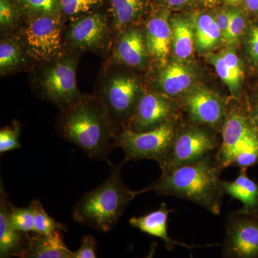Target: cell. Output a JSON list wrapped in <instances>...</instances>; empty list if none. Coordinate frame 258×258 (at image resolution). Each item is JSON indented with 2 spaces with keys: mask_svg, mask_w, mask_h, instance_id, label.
<instances>
[{
  "mask_svg": "<svg viewBox=\"0 0 258 258\" xmlns=\"http://www.w3.org/2000/svg\"><path fill=\"white\" fill-rule=\"evenodd\" d=\"M192 0H155L157 4L170 8H179L186 6Z\"/></svg>",
  "mask_w": 258,
  "mask_h": 258,
  "instance_id": "cell-36",
  "label": "cell"
},
{
  "mask_svg": "<svg viewBox=\"0 0 258 258\" xmlns=\"http://www.w3.org/2000/svg\"><path fill=\"white\" fill-rule=\"evenodd\" d=\"M180 126L174 118L157 128L143 132L123 129L118 134L116 147L124 153L123 161L152 159L159 167L169 157Z\"/></svg>",
  "mask_w": 258,
  "mask_h": 258,
  "instance_id": "cell-9",
  "label": "cell"
},
{
  "mask_svg": "<svg viewBox=\"0 0 258 258\" xmlns=\"http://www.w3.org/2000/svg\"><path fill=\"white\" fill-rule=\"evenodd\" d=\"M74 252L64 244L62 231H56L50 235L28 234L23 258H74Z\"/></svg>",
  "mask_w": 258,
  "mask_h": 258,
  "instance_id": "cell-21",
  "label": "cell"
},
{
  "mask_svg": "<svg viewBox=\"0 0 258 258\" xmlns=\"http://www.w3.org/2000/svg\"><path fill=\"white\" fill-rule=\"evenodd\" d=\"M97 242L91 235H84L81 240V247L74 252V258H96Z\"/></svg>",
  "mask_w": 258,
  "mask_h": 258,
  "instance_id": "cell-33",
  "label": "cell"
},
{
  "mask_svg": "<svg viewBox=\"0 0 258 258\" xmlns=\"http://www.w3.org/2000/svg\"><path fill=\"white\" fill-rule=\"evenodd\" d=\"M10 220L17 230L24 233L35 232V210L31 202L27 208H18L12 204Z\"/></svg>",
  "mask_w": 258,
  "mask_h": 258,
  "instance_id": "cell-29",
  "label": "cell"
},
{
  "mask_svg": "<svg viewBox=\"0 0 258 258\" xmlns=\"http://www.w3.org/2000/svg\"><path fill=\"white\" fill-rule=\"evenodd\" d=\"M212 63L217 75L228 87L232 96L240 97L241 83L243 79V71L238 57L233 50L222 51L211 57Z\"/></svg>",
  "mask_w": 258,
  "mask_h": 258,
  "instance_id": "cell-23",
  "label": "cell"
},
{
  "mask_svg": "<svg viewBox=\"0 0 258 258\" xmlns=\"http://www.w3.org/2000/svg\"><path fill=\"white\" fill-rule=\"evenodd\" d=\"M125 162L111 166V173L103 184L83 195L73 208L75 221L98 232H108L114 228L128 204L142 194L151 191L150 186L142 190L127 187L121 178Z\"/></svg>",
  "mask_w": 258,
  "mask_h": 258,
  "instance_id": "cell-3",
  "label": "cell"
},
{
  "mask_svg": "<svg viewBox=\"0 0 258 258\" xmlns=\"http://www.w3.org/2000/svg\"><path fill=\"white\" fill-rule=\"evenodd\" d=\"M64 50L89 52L106 57L113 41L109 15L106 8L64 23Z\"/></svg>",
  "mask_w": 258,
  "mask_h": 258,
  "instance_id": "cell-8",
  "label": "cell"
},
{
  "mask_svg": "<svg viewBox=\"0 0 258 258\" xmlns=\"http://www.w3.org/2000/svg\"><path fill=\"white\" fill-rule=\"evenodd\" d=\"M82 53L64 50L55 58L37 62L29 75L32 92L60 111L68 109L81 99L77 69Z\"/></svg>",
  "mask_w": 258,
  "mask_h": 258,
  "instance_id": "cell-4",
  "label": "cell"
},
{
  "mask_svg": "<svg viewBox=\"0 0 258 258\" xmlns=\"http://www.w3.org/2000/svg\"><path fill=\"white\" fill-rule=\"evenodd\" d=\"M173 212H174V210H169L166 204L162 203L157 210L149 212L144 216L132 217L128 222L132 227L138 229L141 232L161 239L164 242L166 249L169 251L173 250L176 246L193 249L219 245L218 244H188L173 240L168 235L167 231L168 217L169 214Z\"/></svg>",
  "mask_w": 258,
  "mask_h": 258,
  "instance_id": "cell-16",
  "label": "cell"
},
{
  "mask_svg": "<svg viewBox=\"0 0 258 258\" xmlns=\"http://www.w3.org/2000/svg\"><path fill=\"white\" fill-rule=\"evenodd\" d=\"M64 23L94 13L106 6V0H59Z\"/></svg>",
  "mask_w": 258,
  "mask_h": 258,
  "instance_id": "cell-26",
  "label": "cell"
},
{
  "mask_svg": "<svg viewBox=\"0 0 258 258\" xmlns=\"http://www.w3.org/2000/svg\"><path fill=\"white\" fill-rule=\"evenodd\" d=\"M23 20V15L15 0H0V35L16 34Z\"/></svg>",
  "mask_w": 258,
  "mask_h": 258,
  "instance_id": "cell-27",
  "label": "cell"
},
{
  "mask_svg": "<svg viewBox=\"0 0 258 258\" xmlns=\"http://www.w3.org/2000/svg\"><path fill=\"white\" fill-rule=\"evenodd\" d=\"M23 16L60 15L59 0H15Z\"/></svg>",
  "mask_w": 258,
  "mask_h": 258,
  "instance_id": "cell-28",
  "label": "cell"
},
{
  "mask_svg": "<svg viewBox=\"0 0 258 258\" xmlns=\"http://www.w3.org/2000/svg\"><path fill=\"white\" fill-rule=\"evenodd\" d=\"M193 73L189 66L181 60H173L159 66L154 92L169 97L179 96L191 87Z\"/></svg>",
  "mask_w": 258,
  "mask_h": 258,
  "instance_id": "cell-19",
  "label": "cell"
},
{
  "mask_svg": "<svg viewBox=\"0 0 258 258\" xmlns=\"http://www.w3.org/2000/svg\"><path fill=\"white\" fill-rule=\"evenodd\" d=\"M220 134L221 143L215 156L222 170L232 166L247 169L258 164V128L248 115L231 108Z\"/></svg>",
  "mask_w": 258,
  "mask_h": 258,
  "instance_id": "cell-6",
  "label": "cell"
},
{
  "mask_svg": "<svg viewBox=\"0 0 258 258\" xmlns=\"http://www.w3.org/2000/svg\"><path fill=\"white\" fill-rule=\"evenodd\" d=\"M37 63L17 34L1 35L0 76L2 78L18 73L30 72Z\"/></svg>",
  "mask_w": 258,
  "mask_h": 258,
  "instance_id": "cell-18",
  "label": "cell"
},
{
  "mask_svg": "<svg viewBox=\"0 0 258 258\" xmlns=\"http://www.w3.org/2000/svg\"><path fill=\"white\" fill-rule=\"evenodd\" d=\"M222 171L215 154H210L197 162L161 173L149 186L158 195L184 199L219 215L225 195L220 179Z\"/></svg>",
  "mask_w": 258,
  "mask_h": 258,
  "instance_id": "cell-2",
  "label": "cell"
},
{
  "mask_svg": "<svg viewBox=\"0 0 258 258\" xmlns=\"http://www.w3.org/2000/svg\"><path fill=\"white\" fill-rule=\"evenodd\" d=\"M183 103L192 123L221 131L227 110L225 101L216 93L208 88H194L185 95Z\"/></svg>",
  "mask_w": 258,
  "mask_h": 258,
  "instance_id": "cell-12",
  "label": "cell"
},
{
  "mask_svg": "<svg viewBox=\"0 0 258 258\" xmlns=\"http://www.w3.org/2000/svg\"><path fill=\"white\" fill-rule=\"evenodd\" d=\"M248 52L254 63L258 64V25L251 29L247 40Z\"/></svg>",
  "mask_w": 258,
  "mask_h": 258,
  "instance_id": "cell-35",
  "label": "cell"
},
{
  "mask_svg": "<svg viewBox=\"0 0 258 258\" xmlns=\"http://www.w3.org/2000/svg\"><path fill=\"white\" fill-rule=\"evenodd\" d=\"M129 70L126 66L103 61L93 91L120 132L128 128L144 91Z\"/></svg>",
  "mask_w": 258,
  "mask_h": 258,
  "instance_id": "cell-5",
  "label": "cell"
},
{
  "mask_svg": "<svg viewBox=\"0 0 258 258\" xmlns=\"http://www.w3.org/2000/svg\"><path fill=\"white\" fill-rule=\"evenodd\" d=\"M64 22L61 15L23 16L17 35L37 62L58 57L64 52Z\"/></svg>",
  "mask_w": 258,
  "mask_h": 258,
  "instance_id": "cell-7",
  "label": "cell"
},
{
  "mask_svg": "<svg viewBox=\"0 0 258 258\" xmlns=\"http://www.w3.org/2000/svg\"><path fill=\"white\" fill-rule=\"evenodd\" d=\"M152 13L146 21L144 35L149 58L161 67L167 63L172 45L171 22L165 8Z\"/></svg>",
  "mask_w": 258,
  "mask_h": 258,
  "instance_id": "cell-15",
  "label": "cell"
},
{
  "mask_svg": "<svg viewBox=\"0 0 258 258\" xmlns=\"http://www.w3.org/2000/svg\"><path fill=\"white\" fill-rule=\"evenodd\" d=\"M176 109L169 96L144 90L126 129L143 132L157 128L173 119Z\"/></svg>",
  "mask_w": 258,
  "mask_h": 258,
  "instance_id": "cell-13",
  "label": "cell"
},
{
  "mask_svg": "<svg viewBox=\"0 0 258 258\" xmlns=\"http://www.w3.org/2000/svg\"><path fill=\"white\" fill-rule=\"evenodd\" d=\"M195 44L199 50L213 48L222 41L221 33L215 18L208 14L199 15L195 21Z\"/></svg>",
  "mask_w": 258,
  "mask_h": 258,
  "instance_id": "cell-25",
  "label": "cell"
},
{
  "mask_svg": "<svg viewBox=\"0 0 258 258\" xmlns=\"http://www.w3.org/2000/svg\"><path fill=\"white\" fill-rule=\"evenodd\" d=\"M253 112L254 122H255L256 125H257L258 128V98L254 103Z\"/></svg>",
  "mask_w": 258,
  "mask_h": 258,
  "instance_id": "cell-38",
  "label": "cell"
},
{
  "mask_svg": "<svg viewBox=\"0 0 258 258\" xmlns=\"http://www.w3.org/2000/svg\"><path fill=\"white\" fill-rule=\"evenodd\" d=\"M35 210V232L40 235H50L56 231L67 232V225L57 222L45 212L38 200H32Z\"/></svg>",
  "mask_w": 258,
  "mask_h": 258,
  "instance_id": "cell-30",
  "label": "cell"
},
{
  "mask_svg": "<svg viewBox=\"0 0 258 258\" xmlns=\"http://www.w3.org/2000/svg\"><path fill=\"white\" fill-rule=\"evenodd\" d=\"M148 0H106L113 39L118 33L136 26L146 12Z\"/></svg>",
  "mask_w": 258,
  "mask_h": 258,
  "instance_id": "cell-20",
  "label": "cell"
},
{
  "mask_svg": "<svg viewBox=\"0 0 258 258\" xmlns=\"http://www.w3.org/2000/svg\"><path fill=\"white\" fill-rule=\"evenodd\" d=\"M231 15V10H222L217 13L215 18H214L221 33L222 41L225 39L228 31L230 25Z\"/></svg>",
  "mask_w": 258,
  "mask_h": 258,
  "instance_id": "cell-34",
  "label": "cell"
},
{
  "mask_svg": "<svg viewBox=\"0 0 258 258\" xmlns=\"http://www.w3.org/2000/svg\"><path fill=\"white\" fill-rule=\"evenodd\" d=\"M246 0H224L226 4L232 5V6H237L242 4V3H245Z\"/></svg>",
  "mask_w": 258,
  "mask_h": 258,
  "instance_id": "cell-39",
  "label": "cell"
},
{
  "mask_svg": "<svg viewBox=\"0 0 258 258\" xmlns=\"http://www.w3.org/2000/svg\"><path fill=\"white\" fill-rule=\"evenodd\" d=\"M172 47L180 60H186L192 55L195 43V32L191 24L186 19L174 18L171 20Z\"/></svg>",
  "mask_w": 258,
  "mask_h": 258,
  "instance_id": "cell-24",
  "label": "cell"
},
{
  "mask_svg": "<svg viewBox=\"0 0 258 258\" xmlns=\"http://www.w3.org/2000/svg\"><path fill=\"white\" fill-rule=\"evenodd\" d=\"M55 131L92 159H103L116 148L120 133L106 107L94 94H83L76 104L60 111Z\"/></svg>",
  "mask_w": 258,
  "mask_h": 258,
  "instance_id": "cell-1",
  "label": "cell"
},
{
  "mask_svg": "<svg viewBox=\"0 0 258 258\" xmlns=\"http://www.w3.org/2000/svg\"><path fill=\"white\" fill-rule=\"evenodd\" d=\"M231 21L227 35L222 40L227 45H234L238 41L244 32L245 19L242 12L238 10H231Z\"/></svg>",
  "mask_w": 258,
  "mask_h": 258,
  "instance_id": "cell-32",
  "label": "cell"
},
{
  "mask_svg": "<svg viewBox=\"0 0 258 258\" xmlns=\"http://www.w3.org/2000/svg\"><path fill=\"white\" fill-rule=\"evenodd\" d=\"M221 186L225 195L242 203L241 212L258 213V183L248 177L247 169H240L238 176L232 181L222 179Z\"/></svg>",
  "mask_w": 258,
  "mask_h": 258,
  "instance_id": "cell-22",
  "label": "cell"
},
{
  "mask_svg": "<svg viewBox=\"0 0 258 258\" xmlns=\"http://www.w3.org/2000/svg\"><path fill=\"white\" fill-rule=\"evenodd\" d=\"M21 125L18 120H13L11 125L0 130V154L16 150L22 147L20 143Z\"/></svg>",
  "mask_w": 258,
  "mask_h": 258,
  "instance_id": "cell-31",
  "label": "cell"
},
{
  "mask_svg": "<svg viewBox=\"0 0 258 258\" xmlns=\"http://www.w3.org/2000/svg\"><path fill=\"white\" fill-rule=\"evenodd\" d=\"M245 5L249 11L258 13V0H246Z\"/></svg>",
  "mask_w": 258,
  "mask_h": 258,
  "instance_id": "cell-37",
  "label": "cell"
},
{
  "mask_svg": "<svg viewBox=\"0 0 258 258\" xmlns=\"http://www.w3.org/2000/svg\"><path fill=\"white\" fill-rule=\"evenodd\" d=\"M222 257H258V213L231 212L225 222Z\"/></svg>",
  "mask_w": 258,
  "mask_h": 258,
  "instance_id": "cell-11",
  "label": "cell"
},
{
  "mask_svg": "<svg viewBox=\"0 0 258 258\" xmlns=\"http://www.w3.org/2000/svg\"><path fill=\"white\" fill-rule=\"evenodd\" d=\"M201 1L205 6L210 7L217 4L219 0H201Z\"/></svg>",
  "mask_w": 258,
  "mask_h": 258,
  "instance_id": "cell-40",
  "label": "cell"
},
{
  "mask_svg": "<svg viewBox=\"0 0 258 258\" xmlns=\"http://www.w3.org/2000/svg\"><path fill=\"white\" fill-rule=\"evenodd\" d=\"M213 130L196 123L180 127L169 157L160 166L161 172H168L215 154L221 143V137H218Z\"/></svg>",
  "mask_w": 258,
  "mask_h": 258,
  "instance_id": "cell-10",
  "label": "cell"
},
{
  "mask_svg": "<svg viewBox=\"0 0 258 258\" xmlns=\"http://www.w3.org/2000/svg\"><path fill=\"white\" fill-rule=\"evenodd\" d=\"M149 59L144 31L136 25L114 37L109 53L104 60L132 69H142L147 66Z\"/></svg>",
  "mask_w": 258,
  "mask_h": 258,
  "instance_id": "cell-14",
  "label": "cell"
},
{
  "mask_svg": "<svg viewBox=\"0 0 258 258\" xmlns=\"http://www.w3.org/2000/svg\"><path fill=\"white\" fill-rule=\"evenodd\" d=\"M12 203L5 191L3 181L0 186V257H21L28 233L17 230L10 220Z\"/></svg>",
  "mask_w": 258,
  "mask_h": 258,
  "instance_id": "cell-17",
  "label": "cell"
}]
</instances>
